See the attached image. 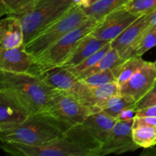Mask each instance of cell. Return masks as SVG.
I'll use <instances>...</instances> for the list:
<instances>
[{
	"label": "cell",
	"mask_w": 156,
	"mask_h": 156,
	"mask_svg": "<svg viewBox=\"0 0 156 156\" xmlns=\"http://www.w3.org/2000/svg\"><path fill=\"white\" fill-rule=\"evenodd\" d=\"M70 127L48 112L32 114L21 124L0 131V140L27 146H41L62 137Z\"/></svg>",
	"instance_id": "6da1fadb"
},
{
	"label": "cell",
	"mask_w": 156,
	"mask_h": 156,
	"mask_svg": "<svg viewBox=\"0 0 156 156\" xmlns=\"http://www.w3.org/2000/svg\"><path fill=\"white\" fill-rule=\"evenodd\" d=\"M0 88L13 93L31 114L50 111L53 89L36 75L1 70Z\"/></svg>",
	"instance_id": "7a4b0ae2"
},
{
	"label": "cell",
	"mask_w": 156,
	"mask_h": 156,
	"mask_svg": "<svg viewBox=\"0 0 156 156\" xmlns=\"http://www.w3.org/2000/svg\"><path fill=\"white\" fill-rule=\"evenodd\" d=\"M73 5L72 0H34L21 13L12 15L21 21L24 44L31 41Z\"/></svg>",
	"instance_id": "3957f363"
},
{
	"label": "cell",
	"mask_w": 156,
	"mask_h": 156,
	"mask_svg": "<svg viewBox=\"0 0 156 156\" xmlns=\"http://www.w3.org/2000/svg\"><path fill=\"white\" fill-rule=\"evenodd\" d=\"M101 20L89 18L82 25L69 32L45 51L34 57V64L29 73L37 76L47 69L60 66L82 39L91 34Z\"/></svg>",
	"instance_id": "277c9868"
},
{
	"label": "cell",
	"mask_w": 156,
	"mask_h": 156,
	"mask_svg": "<svg viewBox=\"0 0 156 156\" xmlns=\"http://www.w3.org/2000/svg\"><path fill=\"white\" fill-rule=\"evenodd\" d=\"M88 18L82 7L74 5L63 15L25 44L26 50L36 57L69 32L82 25Z\"/></svg>",
	"instance_id": "5b68a950"
},
{
	"label": "cell",
	"mask_w": 156,
	"mask_h": 156,
	"mask_svg": "<svg viewBox=\"0 0 156 156\" xmlns=\"http://www.w3.org/2000/svg\"><path fill=\"white\" fill-rule=\"evenodd\" d=\"M5 152L18 156H91L82 146L64 135L61 138L41 146H27L1 142Z\"/></svg>",
	"instance_id": "8992f818"
},
{
	"label": "cell",
	"mask_w": 156,
	"mask_h": 156,
	"mask_svg": "<svg viewBox=\"0 0 156 156\" xmlns=\"http://www.w3.org/2000/svg\"><path fill=\"white\" fill-rule=\"evenodd\" d=\"M100 111L98 108L86 105L67 91L53 90L51 106L48 113L70 126L84 123L88 116Z\"/></svg>",
	"instance_id": "52a82bcc"
},
{
	"label": "cell",
	"mask_w": 156,
	"mask_h": 156,
	"mask_svg": "<svg viewBox=\"0 0 156 156\" xmlns=\"http://www.w3.org/2000/svg\"><path fill=\"white\" fill-rule=\"evenodd\" d=\"M37 76L53 89L67 91L88 106L96 108L91 88L66 68L54 67Z\"/></svg>",
	"instance_id": "ba28073f"
},
{
	"label": "cell",
	"mask_w": 156,
	"mask_h": 156,
	"mask_svg": "<svg viewBox=\"0 0 156 156\" xmlns=\"http://www.w3.org/2000/svg\"><path fill=\"white\" fill-rule=\"evenodd\" d=\"M140 16L123 7L107 15L91 34L107 42H111Z\"/></svg>",
	"instance_id": "9c48e42d"
},
{
	"label": "cell",
	"mask_w": 156,
	"mask_h": 156,
	"mask_svg": "<svg viewBox=\"0 0 156 156\" xmlns=\"http://www.w3.org/2000/svg\"><path fill=\"white\" fill-rule=\"evenodd\" d=\"M134 120L117 121L109 136L102 145L99 156L110 154L120 155L126 152H134L140 148L133 139Z\"/></svg>",
	"instance_id": "30bf717a"
},
{
	"label": "cell",
	"mask_w": 156,
	"mask_h": 156,
	"mask_svg": "<svg viewBox=\"0 0 156 156\" xmlns=\"http://www.w3.org/2000/svg\"><path fill=\"white\" fill-rule=\"evenodd\" d=\"M155 82V66L153 62L146 61L132 77L120 86V95L129 98L136 103L152 89Z\"/></svg>",
	"instance_id": "8fae6325"
},
{
	"label": "cell",
	"mask_w": 156,
	"mask_h": 156,
	"mask_svg": "<svg viewBox=\"0 0 156 156\" xmlns=\"http://www.w3.org/2000/svg\"><path fill=\"white\" fill-rule=\"evenodd\" d=\"M30 114L13 93L0 88V131L21 124Z\"/></svg>",
	"instance_id": "7c38bea8"
},
{
	"label": "cell",
	"mask_w": 156,
	"mask_h": 156,
	"mask_svg": "<svg viewBox=\"0 0 156 156\" xmlns=\"http://www.w3.org/2000/svg\"><path fill=\"white\" fill-rule=\"evenodd\" d=\"M149 15H143L111 41V47L116 49L124 59L134 56V47L143 32L149 27Z\"/></svg>",
	"instance_id": "4fadbf2b"
},
{
	"label": "cell",
	"mask_w": 156,
	"mask_h": 156,
	"mask_svg": "<svg viewBox=\"0 0 156 156\" xmlns=\"http://www.w3.org/2000/svg\"><path fill=\"white\" fill-rule=\"evenodd\" d=\"M34 57L26 50L25 44L12 49L0 50V69L15 73H30Z\"/></svg>",
	"instance_id": "5bb4252c"
},
{
	"label": "cell",
	"mask_w": 156,
	"mask_h": 156,
	"mask_svg": "<svg viewBox=\"0 0 156 156\" xmlns=\"http://www.w3.org/2000/svg\"><path fill=\"white\" fill-rule=\"evenodd\" d=\"M24 32L18 17L8 15L0 21V50L15 48L24 44Z\"/></svg>",
	"instance_id": "9a60e30c"
},
{
	"label": "cell",
	"mask_w": 156,
	"mask_h": 156,
	"mask_svg": "<svg viewBox=\"0 0 156 156\" xmlns=\"http://www.w3.org/2000/svg\"><path fill=\"white\" fill-rule=\"evenodd\" d=\"M108 43L109 42L93 36L91 33L89 34L82 39L73 53L60 66L63 68H71L79 65Z\"/></svg>",
	"instance_id": "2e32d148"
},
{
	"label": "cell",
	"mask_w": 156,
	"mask_h": 156,
	"mask_svg": "<svg viewBox=\"0 0 156 156\" xmlns=\"http://www.w3.org/2000/svg\"><path fill=\"white\" fill-rule=\"evenodd\" d=\"M65 134L88 151L91 156H99L102 143L84 123L71 126Z\"/></svg>",
	"instance_id": "e0dca14e"
},
{
	"label": "cell",
	"mask_w": 156,
	"mask_h": 156,
	"mask_svg": "<svg viewBox=\"0 0 156 156\" xmlns=\"http://www.w3.org/2000/svg\"><path fill=\"white\" fill-rule=\"evenodd\" d=\"M117 123V119L108 115L102 111L91 114L84 122L102 145L109 136Z\"/></svg>",
	"instance_id": "ac0fdd59"
},
{
	"label": "cell",
	"mask_w": 156,
	"mask_h": 156,
	"mask_svg": "<svg viewBox=\"0 0 156 156\" xmlns=\"http://www.w3.org/2000/svg\"><path fill=\"white\" fill-rule=\"evenodd\" d=\"M125 61H126V59H124L120 56L119 52L116 49L111 47L109 51L105 55V56L95 66L79 73V74L75 75V76H77L79 79H85V78L88 77V76L95 74V73H100V72L114 69L116 67L119 66L122 63H123Z\"/></svg>",
	"instance_id": "d6986e66"
},
{
	"label": "cell",
	"mask_w": 156,
	"mask_h": 156,
	"mask_svg": "<svg viewBox=\"0 0 156 156\" xmlns=\"http://www.w3.org/2000/svg\"><path fill=\"white\" fill-rule=\"evenodd\" d=\"M130 0H98L86 8H82L88 18L103 19L114 11L125 7Z\"/></svg>",
	"instance_id": "ffe728a7"
},
{
	"label": "cell",
	"mask_w": 156,
	"mask_h": 156,
	"mask_svg": "<svg viewBox=\"0 0 156 156\" xmlns=\"http://www.w3.org/2000/svg\"><path fill=\"white\" fill-rule=\"evenodd\" d=\"M145 62L146 61L142 59V56H133L126 59L121 65L114 69L113 71L120 86L126 83Z\"/></svg>",
	"instance_id": "44dd1931"
},
{
	"label": "cell",
	"mask_w": 156,
	"mask_h": 156,
	"mask_svg": "<svg viewBox=\"0 0 156 156\" xmlns=\"http://www.w3.org/2000/svg\"><path fill=\"white\" fill-rule=\"evenodd\" d=\"M136 102L129 98L123 95L114 96L105 101L101 108V111L108 115L117 119L119 114L126 108L134 106Z\"/></svg>",
	"instance_id": "7402d4cb"
},
{
	"label": "cell",
	"mask_w": 156,
	"mask_h": 156,
	"mask_svg": "<svg viewBox=\"0 0 156 156\" xmlns=\"http://www.w3.org/2000/svg\"><path fill=\"white\" fill-rule=\"evenodd\" d=\"M133 139L140 148H152L156 145V129L148 126H133Z\"/></svg>",
	"instance_id": "603a6c76"
},
{
	"label": "cell",
	"mask_w": 156,
	"mask_h": 156,
	"mask_svg": "<svg viewBox=\"0 0 156 156\" xmlns=\"http://www.w3.org/2000/svg\"><path fill=\"white\" fill-rule=\"evenodd\" d=\"M95 101V107L101 111V108L106 101L114 96L120 95V86L117 82H111L98 87L91 88Z\"/></svg>",
	"instance_id": "cb8c5ba5"
},
{
	"label": "cell",
	"mask_w": 156,
	"mask_h": 156,
	"mask_svg": "<svg viewBox=\"0 0 156 156\" xmlns=\"http://www.w3.org/2000/svg\"><path fill=\"white\" fill-rule=\"evenodd\" d=\"M156 47V27H149L140 37L134 47V56H142Z\"/></svg>",
	"instance_id": "d4e9b609"
},
{
	"label": "cell",
	"mask_w": 156,
	"mask_h": 156,
	"mask_svg": "<svg viewBox=\"0 0 156 156\" xmlns=\"http://www.w3.org/2000/svg\"><path fill=\"white\" fill-rule=\"evenodd\" d=\"M111 48V42H109L107 44H105V45L103 47H101L100 50H98L97 52H95L94 54H92L91 56H90L89 57L87 58L86 59H85L83 62L79 63V65L76 66L74 67L66 69L69 70L70 72H72L74 75L79 74V73H82V72L88 69H90L91 67L95 66L96 64L105 56V55L109 51Z\"/></svg>",
	"instance_id": "484cf974"
},
{
	"label": "cell",
	"mask_w": 156,
	"mask_h": 156,
	"mask_svg": "<svg viewBox=\"0 0 156 156\" xmlns=\"http://www.w3.org/2000/svg\"><path fill=\"white\" fill-rule=\"evenodd\" d=\"M34 0H0L1 16L21 13Z\"/></svg>",
	"instance_id": "4316f807"
},
{
	"label": "cell",
	"mask_w": 156,
	"mask_h": 156,
	"mask_svg": "<svg viewBox=\"0 0 156 156\" xmlns=\"http://www.w3.org/2000/svg\"><path fill=\"white\" fill-rule=\"evenodd\" d=\"M81 80L83 81L90 88H94L111 82H117V78L113 69H110L95 73Z\"/></svg>",
	"instance_id": "83f0119b"
},
{
	"label": "cell",
	"mask_w": 156,
	"mask_h": 156,
	"mask_svg": "<svg viewBox=\"0 0 156 156\" xmlns=\"http://www.w3.org/2000/svg\"><path fill=\"white\" fill-rule=\"evenodd\" d=\"M125 8L136 15H149L156 9V0H130Z\"/></svg>",
	"instance_id": "f1b7e54d"
},
{
	"label": "cell",
	"mask_w": 156,
	"mask_h": 156,
	"mask_svg": "<svg viewBox=\"0 0 156 156\" xmlns=\"http://www.w3.org/2000/svg\"><path fill=\"white\" fill-rule=\"evenodd\" d=\"M152 105H156V82L152 89L134 105V108L138 111Z\"/></svg>",
	"instance_id": "f546056e"
},
{
	"label": "cell",
	"mask_w": 156,
	"mask_h": 156,
	"mask_svg": "<svg viewBox=\"0 0 156 156\" xmlns=\"http://www.w3.org/2000/svg\"><path fill=\"white\" fill-rule=\"evenodd\" d=\"M137 110L134 108V106L129 107L123 110L117 117V121H129V120H134L136 117Z\"/></svg>",
	"instance_id": "4dcf8cb0"
},
{
	"label": "cell",
	"mask_w": 156,
	"mask_h": 156,
	"mask_svg": "<svg viewBox=\"0 0 156 156\" xmlns=\"http://www.w3.org/2000/svg\"><path fill=\"white\" fill-rule=\"evenodd\" d=\"M148 126L156 129V117H136L134 120L133 126Z\"/></svg>",
	"instance_id": "1f68e13d"
},
{
	"label": "cell",
	"mask_w": 156,
	"mask_h": 156,
	"mask_svg": "<svg viewBox=\"0 0 156 156\" xmlns=\"http://www.w3.org/2000/svg\"><path fill=\"white\" fill-rule=\"evenodd\" d=\"M136 117H156V105L147 107L137 111Z\"/></svg>",
	"instance_id": "d6a6232c"
},
{
	"label": "cell",
	"mask_w": 156,
	"mask_h": 156,
	"mask_svg": "<svg viewBox=\"0 0 156 156\" xmlns=\"http://www.w3.org/2000/svg\"><path fill=\"white\" fill-rule=\"evenodd\" d=\"M148 20H149V27H156V9L152 13H150L148 16Z\"/></svg>",
	"instance_id": "836d02e7"
},
{
	"label": "cell",
	"mask_w": 156,
	"mask_h": 156,
	"mask_svg": "<svg viewBox=\"0 0 156 156\" xmlns=\"http://www.w3.org/2000/svg\"><path fill=\"white\" fill-rule=\"evenodd\" d=\"M75 5L86 8L91 5V0H72Z\"/></svg>",
	"instance_id": "e575fe53"
},
{
	"label": "cell",
	"mask_w": 156,
	"mask_h": 156,
	"mask_svg": "<svg viewBox=\"0 0 156 156\" xmlns=\"http://www.w3.org/2000/svg\"><path fill=\"white\" fill-rule=\"evenodd\" d=\"M97 1H98V0H91V5L92 4V3L95 2H97Z\"/></svg>",
	"instance_id": "d590c367"
},
{
	"label": "cell",
	"mask_w": 156,
	"mask_h": 156,
	"mask_svg": "<svg viewBox=\"0 0 156 156\" xmlns=\"http://www.w3.org/2000/svg\"><path fill=\"white\" fill-rule=\"evenodd\" d=\"M153 64H154V66H155V69H156V60L153 62Z\"/></svg>",
	"instance_id": "8d00e7d4"
}]
</instances>
